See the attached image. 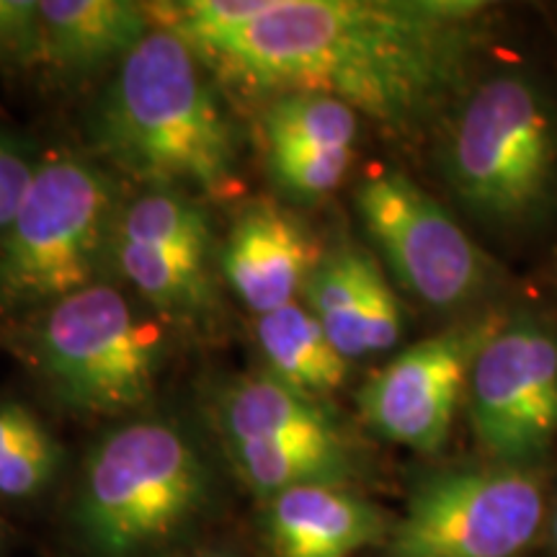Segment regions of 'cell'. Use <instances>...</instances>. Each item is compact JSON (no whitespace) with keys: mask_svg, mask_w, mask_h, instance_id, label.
<instances>
[{"mask_svg":"<svg viewBox=\"0 0 557 557\" xmlns=\"http://www.w3.org/2000/svg\"><path fill=\"white\" fill-rule=\"evenodd\" d=\"M478 0H274L248 26L189 45L256 94H323L408 135L468 88L491 37Z\"/></svg>","mask_w":557,"mask_h":557,"instance_id":"obj_1","label":"cell"},{"mask_svg":"<svg viewBox=\"0 0 557 557\" xmlns=\"http://www.w3.org/2000/svg\"><path fill=\"white\" fill-rule=\"evenodd\" d=\"M94 137L124 173L158 191L189 186L227 197L238 186L233 124L197 54L165 29H152L122 62L96 107Z\"/></svg>","mask_w":557,"mask_h":557,"instance_id":"obj_2","label":"cell"},{"mask_svg":"<svg viewBox=\"0 0 557 557\" xmlns=\"http://www.w3.org/2000/svg\"><path fill=\"white\" fill-rule=\"evenodd\" d=\"M449 186L487 225L517 230L557 199V114L537 81L493 75L468 90L442 143Z\"/></svg>","mask_w":557,"mask_h":557,"instance_id":"obj_3","label":"cell"},{"mask_svg":"<svg viewBox=\"0 0 557 557\" xmlns=\"http://www.w3.org/2000/svg\"><path fill=\"white\" fill-rule=\"evenodd\" d=\"M207 496V468L176 426L139 421L111 431L88 459L81 527L90 545L127 557L184 527Z\"/></svg>","mask_w":557,"mask_h":557,"instance_id":"obj_4","label":"cell"},{"mask_svg":"<svg viewBox=\"0 0 557 557\" xmlns=\"http://www.w3.org/2000/svg\"><path fill=\"white\" fill-rule=\"evenodd\" d=\"M114 238V186L86 160H41L0 240V295L29 305L90 287Z\"/></svg>","mask_w":557,"mask_h":557,"instance_id":"obj_5","label":"cell"},{"mask_svg":"<svg viewBox=\"0 0 557 557\" xmlns=\"http://www.w3.org/2000/svg\"><path fill=\"white\" fill-rule=\"evenodd\" d=\"M39 364L70 408L120 416L143 406L163 364V331L120 292L86 287L52 305L37 336Z\"/></svg>","mask_w":557,"mask_h":557,"instance_id":"obj_6","label":"cell"},{"mask_svg":"<svg viewBox=\"0 0 557 557\" xmlns=\"http://www.w3.org/2000/svg\"><path fill=\"white\" fill-rule=\"evenodd\" d=\"M542 521L545 487L529 468L436 472L410 493L389 557H519Z\"/></svg>","mask_w":557,"mask_h":557,"instance_id":"obj_7","label":"cell"},{"mask_svg":"<svg viewBox=\"0 0 557 557\" xmlns=\"http://www.w3.org/2000/svg\"><path fill=\"white\" fill-rule=\"evenodd\" d=\"M227 455L263 498L308 483H336L351 468L348 442L315 398L271 374L238 380L218 403Z\"/></svg>","mask_w":557,"mask_h":557,"instance_id":"obj_8","label":"cell"},{"mask_svg":"<svg viewBox=\"0 0 557 557\" xmlns=\"http://www.w3.org/2000/svg\"><path fill=\"white\" fill-rule=\"evenodd\" d=\"M357 209L395 278L431 308H465L493 284V267L478 243L406 173L367 176Z\"/></svg>","mask_w":557,"mask_h":557,"instance_id":"obj_9","label":"cell"},{"mask_svg":"<svg viewBox=\"0 0 557 557\" xmlns=\"http://www.w3.org/2000/svg\"><path fill=\"white\" fill-rule=\"evenodd\" d=\"M475 436L500 465L527 468L557 436V333L508 318L480 348L468 385Z\"/></svg>","mask_w":557,"mask_h":557,"instance_id":"obj_10","label":"cell"},{"mask_svg":"<svg viewBox=\"0 0 557 557\" xmlns=\"http://www.w3.org/2000/svg\"><path fill=\"white\" fill-rule=\"evenodd\" d=\"M504 323L500 312H480L398 354L359 389L367 426L421 455L442 449L480 348Z\"/></svg>","mask_w":557,"mask_h":557,"instance_id":"obj_11","label":"cell"},{"mask_svg":"<svg viewBox=\"0 0 557 557\" xmlns=\"http://www.w3.org/2000/svg\"><path fill=\"white\" fill-rule=\"evenodd\" d=\"M320 261L323 253L310 230L267 201L243 209L222 250L230 287L256 315L295 302Z\"/></svg>","mask_w":557,"mask_h":557,"instance_id":"obj_12","label":"cell"},{"mask_svg":"<svg viewBox=\"0 0 557 557\" xmlns=\"http://www.w3.org/2000/svg\"><path fill=\"white\" fill-rule=\"evenodd\" d=\"M302 295L346 359L387 351L400 341V302L367 250L344 246L323 256Z\"/></svg>","mask_w":557,"mask_h":557,"instance_id":"obj_13","label":"cell"},{"mask_svg":"<svg viewBox=\"0 0 557 557\" xmlns=\"http://www.w3.org/2000/svg\"><path fill=\"white\" fill-rule=\"evenodd\" d=\"M269 500V537L278 557H351L385 529L377 508L333 483L297 485Z\"/></svg>","mask_w":557,"mask_h":557,"instance_id":"obj_14","label":"cell"},{"mask_svg":"<svg viewBox=\"0 0 557 557\" xmlns=\"http://www.w3.org/2000/svg\"><path fill=\"white\" fill-rule=\"evenodd\" d=\"M45 62L88 73L114 60H127L156 29L145 5L129 0H41Z\"/></svg>","mask_w":557,"mask_h":557,"instance_id":"obj_15","label":"cell"},{"mask_svg":"<svg viewBox=\"0 0 557 557\" xmlns=\"http://www.w3.org/2000/svg\"><path fill=\"white\" fill-rule=\"evenodd\" d=\"M256 338L269 361L271 377L308 398L318 400L336 393L348 377V359L333 346L308 305L289 302L259 315Z\"/></svg>","mask_w":557,"mask_h":557,"instance_id":"obj_16","label":"cell"},{"mask_svg":"<svg viewBox=\"0 0 557 557\" xmlns=\"http://www.w3.org/2000/svg\"><path fill=\"white\" fill-rule=\"evenodd\" d=\"M111 250L122 274L148 302L163 312L197 315L209 305V253L148 246L124 238H111Z\"/></svg>","mask_w":557,"mask_h":557,"instance_id":"obj_17","label":"cell"},{"mask_svg":"<svg viewBox=\"0 0 557 557\" xmlns=\"http://www.w3.org/2000/svg\"><path fill=\"white\" fill-rule=\"evenodd\" d=\"M269 148H354L357 111L323 94L276 96L263 116Z\"/></svg>","mask_w":557,"mask_h":557,"instance_id":"obj_18","label":"cell"},{"mask_svg":"<svg viewBox=\"0 0 557 557\" xmlns=\"http://www.w3.org/2000/svg\"><path fill=\"white\" fill-rule=\"evenodd\" d=\"M114 235L132 243L194 250V253H209L212 243L205 212L191 199L158 189L124 209Z\"/></svg>","mask_w":557,"mask_h":557,"instance_id":"obj_19","label":"cell"},{"mask_svg":"<svg viewBox=\"0 0 557 557\" xmlns=\"http://www.w3.org/2000/svg\"><path fill=\"white\" fill-rule=\"evenodd\" d=\"M354 148H269L271 176L278 189L302 201L329 197L351 169Z\"/></svg>","mask_w":557,"mask_h":557,"instance_id":"obj_20","label":"cell"},{"mask_svg":"<svg viewBox=\"0 0 557 557\" xmlns=\"http://www.w3.org/2000/svg\"><path fill=\"white\" fill-rule=\"evenodd\" d=\"M0 62L29 67L45 62L41 9L34 0H0Z\"/></svg>","mask_w":557,"mask_h":557,"instance_id":"obj_21","label":"cell"},{"mask_svg":"<svg viewBox=\"0 0 557 557\" xmlns=\"http://www.w3.org/2000/svg\"><path fill=\"white\" fill-rule=\"evenodd\" d=\"M37 169L39 163L32 158L29 148L11 132L0 129V233L16 220Z\"/></svg>","mask_w":557,"mask_h":557,"instance_id":"obj_22","label":"cell"},{"mask_svg":"<svg viewBox=\"0 0 557 557\" xmlns=\"http://www.w3.org/2000/svg\"><path fill=\"white\" fill-rule=\"evenodd\" d=\"M50 438L52 436L29 408L18 403L0 406V475Z\"/></svg>","mask_w":557,"mask_h":557,"instance_id":"obj_23","label":"cell"},{"mask_svg":"<svg viewBox=\"0 0 557 557\" xmlns=\"http://www.w3.org/2000/svg\"><path fill=\"white\" fill-rule=\"evenodd\" d=\"M553 540H555V547H557V513H555V521H553Z\"/></svg>","mask_w":557,"mask_h":557,"instance_id":"obj_24","label":"cell"},{"mask_svg":"<svg viewBox=\"0 0 557 557\" xmlns=\"http://www.w3.org/2000/svg\"><path fill=\"white\" fill-rule=\"evenodd\" d=\"M201 557H218V555H201Z\"/></svg>","mask_w":557,"mask_h":557,"instance_id":"obj_25","label":"cell"}]
</instances>
